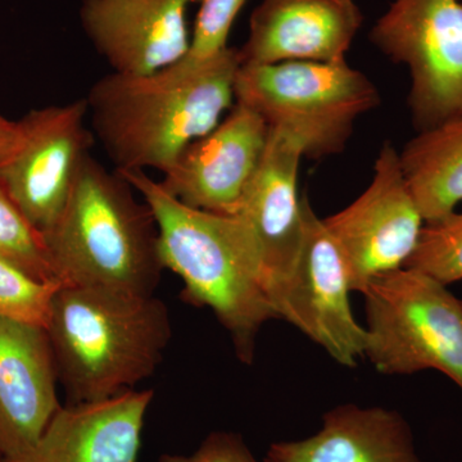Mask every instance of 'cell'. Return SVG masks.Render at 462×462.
<instances>
[{
	"label": "cell",
	"mask_w": 462,
	"mask_h": 462,
	"mask_svg": "<svg viewBox=\"0 0 462 462\" xmlns=\"http://www.w3.org/2000/svg\"><path fill=\"white\" fill-rule=\"evenodd\" d=\"M240 66L226 48L205 60L184 57L148 75H106L90 88L88 115L115 171L165 173L182 151L231 108Z\"/></svg>",
	"instance_id": "6da1fadb"
},
{
	"label": "cell",
	"mask_w": 462,
	"mask_h": 462,
	"mask_svg": "<svg viewBox=\"0 0 462 462\" xmlns=\"http://www.w3.org/2000/svg\"><path fill=\"white\" fill-rule=\"evenodd\" d=\"M154 216L165 270L182 282L185 302L211 310L240 361L254 360L258 334L278 320L266 296L256 239L236 215L191 208L145 171L120 172Z\"/></svg>",
	"instance_id": "7a4b0ae2"
},
{
	"label": "cell",
	"mask_w": 462,
	"mask_h": 462,
	"mask_svg": "<svg viewBox=\"0 0 462 462\" xmlns=\"http://www.w3.org/2000/svg\"><path fill=\"white\" fill-rule=\"evenodd\" d=\"M45 329L69 404L133 391L156 372L172 337L157 297L69 285L57 289Z\"/></svg>",
	"instance_id": "3957f363"
},
{
	"label": "cell",
	"mask_w": 462,
	"mask_h": 462,
	"mask_svg": "<svg viewBox=\"0 0 462 462\" xmlns=\"http://www.w3.org/2000/svg\"><path fill=\"white\" fill-rule=\"evenodd\" d=\"M117 171L87 157L62 214L44 234L60 285L153 296L163 267L154 216Z\"/></svg>",
	"instance_id": "277c9868"
},
{
	"label": "cell",
	"mask_w": 462,
	"mask_h": 462,
	"mask_svg": "<svg viewBox=\"0 0 462 462\" xmlns=\"http://www.w3.org/2000/svg\"><path fill=\"white\" fill-rule=\"evenodd\" d=\"M234 99L314 160L342 153L356 120L380 103L375 85L346 60L240 65Z\"/></svg>",
	"instance_id": "5b68a950"
},
{
	"label": "cell",
	"mask_w": 462,
	"mask_h": 462,
	"mask_svg": "<svg viewBox=\"0 0 462 462\" xmlns=\"http://www.w3.org/2000/svg\"><path fill=\"white\" fill-rule=\"evenodd\" d=\"M365 357L385 375L437 370L462 391V300L416 270L374 279L364 291Z\"/></svg>",
	"instance_id": "8992f818"
},
{
	"label": "cell",
	"mask_w": 462,
	"mask_h": 462,
	"mask_svg": "<svg viewBox=\"0 0 462 462\" xmlns=\"http://www.w3.org/2000/svg\"><path fill=\"white\" fill-rule=\"evenodd\" d=\"M370 41L409 67V106L419 133L462 118L460 0H396Z\"/></svg>",
	"instance_id": "52a82bcc"
},
{
	"label": "cell",
	"mask_w": 462,
	"mask_h": 462,
	"mask_svg": "<svg viewBox=\"0 0 462 462\" xmlns=\"http://www.w3.org/2000/svg\"><path fill=\"white\" fill-rule=\"evenodd\" d=\"M87 99L33 109L18 121L14 147L0 158V187L42 236L62 214L94 134Z\"/></svg>",
	"instance_id": "ba28073f"
},
{
	"label": "cell",
	"mask_w": 462,
	"mask_h": 462,
	"mask_svg": "<svg viewBox=\"0 0 462 462\" xmlns=\"http://www.w3.org/2000/svg\"><path fill=\"white\" fill-rule=\"evenodd\" d=\"M322 223L340 249L352 291L364 293L374 279L404 267L425 223L393 145H383L369 188Z\"/></svg>",
	"instance_id": "9c48e42d"
},
{
	"label": "cell",
	"mask_w": 462,
	"mask_h": 462,
	"mask_svg": "<svg viewBox=\"0 0 462 462\" xmlns=\"http://www.w3.org/2000/svg\"><path fill=\"white\" fill-rule=\"evenodd\" d=\"M300 203L305 229L302 252L273 310L278 320L302 331L337 363L356 367L366 352L367 330L352 312L345 261L309 199L302 197Z\"/></svg>",
	"instance_id": "30bf717a"
},
{
	"label": "cell",
	"mask_w": 462,
	"mask_h": 462,
	"mask_svg": "<svg viewBox=\"0 0 462 462\" xmlns=\"http://www.w3.org/2000/svg\"><path fill=\"white\" fill-rule=\"evenodd\" d=\"M267 139L263 118L236 103L217 126L181 152L161 187L191 208L236 215L263 162Z\"/></svg>",
	"instance_id": "8fae6325"
},
{
	"label": "cell",
	"mask_w": 462,
	"mask_h": 462,
	"mask_svg": "<svg viewBox=\"0 0 462 462\" xmlns=\"http://www.w3.org/2000/svg\"><path fill=\"white\" fill-rule=\"evenodd\" d=\"M302 157V148L293 139L269 127L263 162L236 214L256 239L263 288L273 309L296 272L305 238L297 190Z\"/></svg>",
	"instance_id": "7c38bea8"
},
{
	"label": "cell",
	"mask_w": 462,
	"mask_h": 462,
	"mask_svg": "<svg viewBox=\"0 0 462 462\" xmlns=\"http://www.w3.org/2000/svg\"><path fill=\"white\" fill-rule=\"evenodd\" d=\"M200 0H83L80 23L112 72L148 75L190 48L188 9Z\"/></svg>",
	"instance_id": "4fadbf2b"
},
{
	"label": "cell",
	"mask_w": 462,
	"mask_h": 462,
	"mask_svg": "<svg viewBox=\"0 0 462 462\" xmlns=\"http://www.w3.org/2000/svg\"><path fill=\"white\" fill-rule=\"evenodd\" d=\"M363 20L354 0H263L252 12L240 65L345 62Z\"/></svg>",
	"instance_id": "5bb4252c"
},
{
	"label": "cell",
	"mask_w": 462,
	"mask_h": 462,
	"mask_svg": "<svg viewBox=\"0 0 462 462\" xmlns=\"http://www.w3.org/2000/svg\"><path fill=\"white\" fill-rule=\"evenodd\" d=\"M154 392H125L93 403L60 407L42 436L0 462H136Z\"/></svg>",
	"instance_id": "9a60e30c"
},
{
	"label": "cell",
	"mask_w": 462,
	"mask_h": 462,
	"mask_svg": "<svg viewBox=\"0 0 462 462\" xmlns=\"http://www.w3.org/2000/svg\"><path fill=\"white\" fill-rule=\"evenodd\" d=\"M47 329L0 319V452L32 446L62 404Z\"/></svg>",
	"instance_id": "2e32d148"
},
{
	"label": "cell",
	"mask_w": 462,
	"mask_h": 462,
	"mask_svg": "<svg viewBox=\"0 0 462 462\" xmlns=\"http://www.w3.org/2000/svg\"><path fill=\"white\" fill-rule=\"evenodd\" d=\"M263 462H424L400 412L346 403L322 416L321 430L273 443Z\"/></svg>",
	"instance_id": "e0dca14e"
},
{
	"label": "cell",
	"mask_w": 462,
	"mask_h": 462,
	"mask_svg": "<svg viewBox=\"0 0 462 462\" xmlns=\"http://www.w3.org/2000/svg\"><path fill=\"white\" fill-rule=\"evenodd\" d=\"M400 162L425 224L454 214L462 202V118L419 133Z\"/></svg>",
	"instance_id": "ac0fdd59"
},
{
	"label": "cell",
	"mask_w": 462,
	"mask_h": 462,
	"mask_svg": "<svg viewBox=\"0 0 462 462\" xmlns=\"http://www.w3.org/2000/svg\"><path fill=\"white\" fill-rule=\"evenodd\" d=\"M0 260L20 267L39 281L57 282L44 236L0 187ZM58 284V282H57Z\"/></svg>",
	"instance_id": "d6986e66"
},
{
	"label": "cell",
	"mask_w": 462,
	"mask_h": 462,
	"mask_svg": "<svg viewBox=\"0 0 462 462\" xmlns=\"http://www.w3.org/2000/svg\"><path fill=\"white\" fill-rule=\"evenodd\" d=\"M404 267L449 285L462 281V215L424 224L418 245Z\"/></svg>",
	"instance_id": "ffe728a7"
},
{
	"label": "cell",
	"mask_w": 462,
	"mask_h": 462,
	"mask_svg": "<svg viewBox=\"0 0 462 462\" xmlns=\"http://www.w3.org/2000/svg\"><path fill=\"white\" fill-rule=\"evenodd\" d=\"M60 287L0 260V319L47 328L51 300Z\"/></svg>",
	"instance_id": "44dd1931"
},
{
	"label": "cell",
	"mask_w": 462,
	"mask_h": 462,
	"mask_svg": "<svg viewBox=\"0 0 462 462\" xmlns=\"http://www.w3.org/2000/svg\"><path fill=\"white\" fill-rule=\"evenodd\" d=\"M247 0H200L187 58L205 60L226 50L231 26Z\"/></svg>",
	"instance_id": "7402d4cb"
},
{
	"label": "cell",
	"mask_w": 462,
	"mask_h": 462,
	"mask_svg": "<svg viewBox=\"0 0 462 462\" xmlns=\"http://www.w3.org/2000/svg\"><path fill=\"white\" fill-rule=\"evenodd\" d=\"M156 462H258L245 439L233 431H212L189 455L163 454Z\"/></svg>",
	"instance_id": "603a6c76"
},
{
	"label": "cell",
	"mask_w": 462,
	"mask_h": 462,
	"mask_svg": "<svg viewBox=\"0 0 462 462\" xmlns=\"http://www.w3.org/2000/svg\"><path fill=\"white\" fill-rule=\"evenodd\" d=\"M18 121H9L0 117V158L14 147L18 136Z\"/></svg>",
	"instance_id": "cb8c5ba5"
},
{
	"label": "cell",
	"mask_w": 462,
	"mask_h": 462,
	"mask_svg": "<svg viewBox=\"0 0 462 462\" xmlns=\"http://www.w3.org/2000/svg\"><path fill=\"white\" fill-rule=\"evenodd\" d=\"M0 457H2V452H0Z\"/></svg>",
	"instance_id": "d4e9b609"
}]
</instances>
